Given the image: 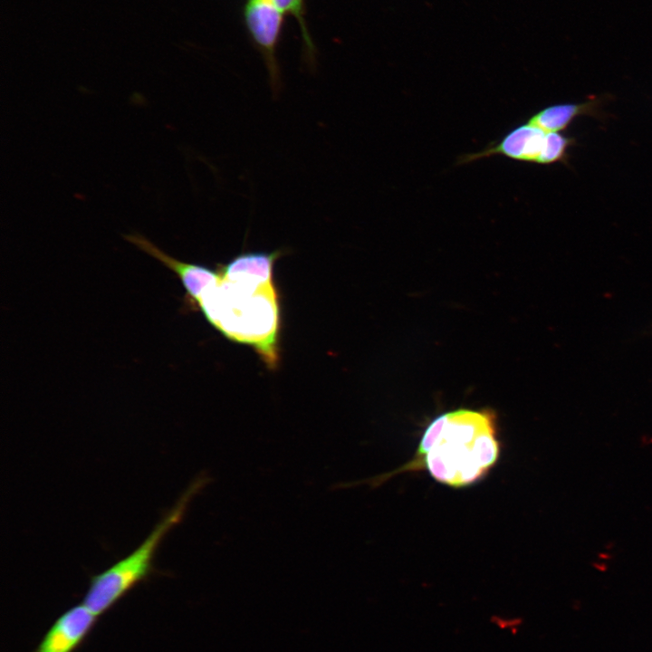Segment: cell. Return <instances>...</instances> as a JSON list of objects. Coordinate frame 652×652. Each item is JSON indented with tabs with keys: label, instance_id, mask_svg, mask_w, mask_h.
<instances>
[{
	"label": "cell",
	"instance_id": "7",
	"mask_svg": "<svg viewBox=\"0 0 652 652\" xmlns=\"http://www.w3.org/2000/svg\"><path fill=\"white\" fill-rule=\"evenodd\" d=\"M124 237L127 241L153 256L174 272L179 277L192 303L197 304L205 292L215 285L220 279L218 269L212 270L204 265L180 262L168 255L153 243L139 234L126 235Z\"/></svg>",
	"mask_w": 652,
	"mask_h": 652
},
{
	"label": "cell",
	"instance_id": "1",
	"mask_svg": "<svg viewBox=\"0 0 652 652\" xmlns=\"http://www.w3.org/2000/svg\"><path fill=\"white\" fill-rule=\"evenodd\" d=\"M500 455L495 413L488 408H460L435 417L425 428L413 457L369 484L377 486L396 475L426 470L444 485L464 488L485 478Z\"/></svg>",
	"mask_w": 652,
	"mask_h": 652
},
{
	"label": "cell",
	"instance_id": "5",
	"mask_svg": "<svg viewBox=\"0 0 652 652\" xmlns=\"http://www.w3.org/2000/svg\"><path fill=\"white\" fill-rule=\"evenodd\" d=\"M283 16L284 14L272 0H246L244 7V19L247 31L264 59L274 94H278L282 88L276 48Z\"/></svg>",
	"mask_w": 652,
	"mask_h": 652
},
{
	"label": "cell",
	"instance_id": "9",
	"mask_svg": "<svg viewBox=\"0 0 652 652\" xmlns=\"http://www.w3.org/2000/svg\"><path fill=\"white\" fill-rule=\"evenodd\" d=\"M282 254V250L242 253L218 269L226 278H244L269 283L273 282L274 264Z\"/></svg>",
	"mask_w": 652,
	"mask_h": 652
},
{
	"label": "cell",
	"instance_id": "6",
	"mask_svg": "<svg viewBox=\"0 0 652 652\" xmlns=\"http://www.w3.org/2000/svg\"><path fill=\"white\" fill-rule=\"evenodd\" d=\"M97 618L83 603L70 608L56 618L34 652H75L92 630Z\"/></svg>",
	"mask_w": 652,
	"mask_h": 652
},
{
	"label": "cell",
	"instance_id": "10",
	"mask_svg": "<svg viewBox=\"0 0 652 652\" xmlns=\"http://www.w3.org/2000/svg\"><path fill=\"white\" fill-rule=\"evenodd\" d=\"M273 4L284 14L292 15L298 22L303 35L305 45L311 56L313 54V46L304 24V0H272Z\"/></svg>",
	"mask_w": 652,
	"mask_h": 652
},
{
	"label": "cell",
	"instance_id": "3",
	"mask_svg": "<svg viewBox=\"0 0 652 652\" xmlns=\"http://www.w3.org/2000/svg\"><path fill=\"white\" fill-rule=\"evenodd\" d=\"M208 477L195 479L178 501L157 523L147 538L128 556L91 578L82 603L98 617L110 610L134 587L153 572L158 548L168 532L184 516L191 499L207 484Z\"/></svg>",
	"mask_w": 652,
	"mask_h": 652
},
{
	"label": "cell",
	"instance_id": "4",
	"mask_svg": "<svg viewBox=\"0 0 652 652\" xmlns=\"http://www.w3.org/2000/svg\"><path fill=\"white\" fill-rule=\"evenodd\" d=\"M575 143L574 138L560 132H546L526 121L508 131L498 141L488 144L484 149L462 155L458 158L457 165L495 155L542 165L567 164L569 149Z\"/></svg>",
	"mask_w": 652,
	"mask_h": 652
},
{
	"label": "cell",
	"instance_id": "8",
	"mask_svg": "<svg viewBox=\"0 0 652 652\" xmlns=\"http://www.w3.org/2000/svg\"><path fill=\"white\" fill-rule=\"evenodd\" d=\"M601 118V101L592 99L580 103H558L545 107L532 115L527 122L546 132H560L580 116Z\"/></svg>",
	"mask_w": 652,
	"mask_h": 652
},
{
	"label": "cell",
	"instance_id": "2",
	"mask_svg": "<svg viewBox=\"0 0 652 652\" xmlns=\"http://www.w3.org/2000/svg\"><path fill=\"white\" fill-rule=\"evenodd\" d=\"M197 306L225 338L251 346L267 367H276L281 310L273 282L228 279L220 273Z\"/></svg>",
	"mask_w": 652,
	"mask_h": 652
}]
</instances>
